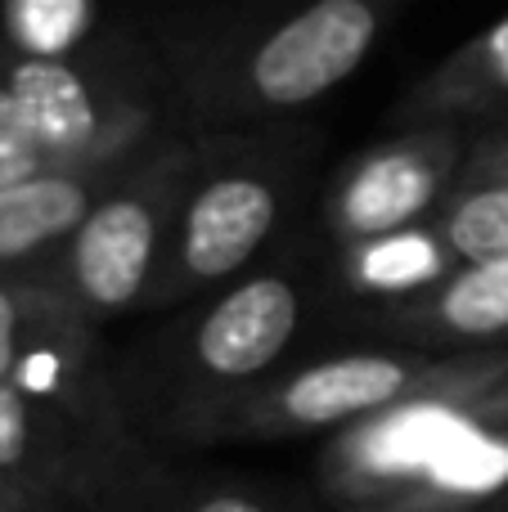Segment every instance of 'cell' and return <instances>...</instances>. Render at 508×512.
Returning <instances> with one entry per match:
<instances>
[{"label":"cell","instance_id":"6da1fadb","mask_svg":"<svg viewBox=\"0 0 508 512\" xmlns=\"http://www.w3.org/2000/svg\"><path fill=\"white\" fill-rule=\"evenodd\" d=\"M405 0H288L257 27L212 32L176 81L212 122H261L333 95L365 68Z\"/></svg>","mask_w":508,"mask_h":512},{"label":"cell","instance_id":"7a4b0ae2","mask_svg":"<svg viewBox=\"0 0 508 512\" xmlns=\"http://www.w3.org/2000/svg\"><path fill=\"white\" fill-rule=\"evenodd\" d=\"M194 162L198 144L162 140L36 274L86 319L149 306Z\"/></svg>","mask_w":508,"mask_h":512},{"label":"cell","instance_id":"3957f363","mask_svg":"<svg viewBox=\"0 0 508 512\" xmlns=\"http://www.w3.org/2000/svg\"><path fill=\"white\" fill-rule=\"evenodd\" d=\"M9 90L32 126L50 167H113L153 153L167 135L158 131V95L140 63L108 54H0Z\"/></svg>","mask_w":508,"mask_h":512},{"label":"cell","instance_id":"277c9868","mask_svg":"<svg viewBox=\"0 0 508 512\" xmlns=\"http://www.w3.org/2000/svg\"><path fill=\"white\" fill-rule=\"evenodd\" d=\"M293 180L297 167L288 153H252V144H225V149L198 144L194 176L149 306H167L234 279L279 230Z\"/></svg>","mask_w":508,"mask_h":512},{"label":"cell","instance_id":"5b68a950","mask_svg":"<svg viewBox=\"0 0 508 512\" xmlns=\"http://www.w3.org/2000/svg\"><path fill=\"white\" fill-rule=\"evenodd\" d=\"M495 382H508V360H495V355L432 360V355L401 351H351L333 355V360H315L288 378L270 382L257 396H248L239 409V423L261 436L320 432V427L378 418L423 396L482 391Z\"/></svg>","mask_w":508,"mask_h":512},{"label":"cell","instance_id":"8992f818","mask_svg":"<svg viewBox=\"0 0 508 512\" xmlns=\"http://www.w3.org/2000/svg\"><path fill=\"white\" fill-rule=\"evenodd\" d=\"M473 122H405L396 135L369 144L333 176L324 194V230L338 248L387 239L437 216L464 176Z\"/></svg>","mask_w":508,"mask_h":512},{"label":"cell","instance_id":"52a82bcc","mask_svg":"<svg viewBox=\"0 0 508 512\" xmlns=\"http://www.w3.org/2000/svg\"><path fill=\"white\" fill-rule=\"evenodd\" d=\"M302 292L288 274H252L198 315L189 355L207 382H252L293 346Z\"/></svg>","mask_w":508,"mask_h":512},{"label":"cell","instance_id":"ba28073f","mask_svg":"<svg viewBox=\"0 0 508 512\" xmlns=\"http://www.w3.org/2000/svg\"><path fill=\"white\" fill-rule=\"evenodd\" d=\"M144 158L113 167H45L27 180L0 185V270H41L54 261L81 221Z\"/></svg>","mask_w":508,"mask_h":512},{"label":"cell","instance_id":"9c48e42d","mask_svg":"<svg viewBox=\"0 0 508 512\" xmlns=\"http://www.w3.org/2000/svg\"><path fill=\"white\" fill-rule=\"evenodd\" d=\"M387 324L414 342H500L508 337V261L455 265L428 292L387 306Z\"/></svg>","mask_w":508,"mask_h":512},{"label":"cell","instance_id":"30bf717a","mask_svg":"<svg viewBox=\"0 0 508 512\" xmlns=\"http://www.w3.org/2000/svg\"><path fill=\"white\" fill-rule=\"evenodd\" d=\"M508 104V14L482 36L464 41L450 59H441L423 81L405 90L396 104V122H477Z\"/></svg>","mask_w":508,"mask_h":512},{"label":"cell","instance_id":"8fae6325","mask_svg":"<svg viewBox=\"0 0 508 512\" xmlns=\"http://www.w3.org/2000/svg\"><path fill=\"white\" fill-rule=\"evenodd\" d=\"M86 414L41 400L18 382H0V477L36 481L63 495L72 481V423Z\"/></svg>","mask_w":508,"mask_h":512},{"label":"cell","instance_id":"7c38bea8","mask_svg":"<svg viewBox=\"0 0 508 512\" xmlns=\"http://www.w3.org/2000/svg\"><path fill=\"white\" fill-rule=\"evenodd\" d=\"M455 265L459 261L450 256L437 221H423V225H410V230L387 234V239L342 248V279H347V288L378 301H392V306L428 292Z\"/></svg>","mask_w":508,"mask_h":512},{"label":"cell","instance_id":"4fadbf2b","mask_svg":"<svg viewBox=\"0 0 508 512\" xmlns=\"http://www.w3.org/2000/svg\"><path fill=\"white\" fill-rule=\"evenodd\" d=\"M437 230L450 256L464 261H508V185L504 180H459L437 207Z\"/></svg>","mask_w":508,"mask_h":512},{"label":"cell","instance_id":"5bb4252c","mask_svg":"<svg viewBox=\"0 0 508 512\" xmlns=\"http://www.w3.org/2000/svg\"><path fill=\"white\" fill-rule=\"evenodd\" d=\"M72 315V306L36 270H0V382H14L36 342Z\"/></svg>","mask_w":508,"mask_h":512},{"label":"cell","instance_id":"9a60e30c","mask_svg":"<svg viewBox=\"0 0 508 512\" xmlns=\"http://www.w3.org/2000/svg\"><path fill=\"white\" fill-rule=\"evenodd\" d=\"M0 23H5V50L59 59L86 50L95 0H0Z\"/></svg>","mask_w":508,"mask_h":512},{"label":"cell","instance_id":"2e32d148","mask_svg":"<svg viewBox=\"0 0 508 512\" xmlns=\"http://www.w3.org/2000/svg\"><path fill=\"white\" fill-rule=\"evenodd\" d=\"M41 144H36L32 126H27L23 108H18L14 90H9L5 72H0V185H14V180H27L36 171H45Z\"/></svg>","mask_w":508,"mask_h":512},{"label":"cell","instance_id":"e0dca14e","mask_svg":"<svg viewBox=\"0 0 508 512\" xmlns=\"http://www.w3.org/2000/svg\"><path fill=\"white\" fill-rule=\"evenodd\" d=\"M459 180H504L508 185V126H491L477 135Z\"/></svg>","mask_w":508,"mask_h":512},{"label":"cell","instance_id":"ac0fdd59","mask_svg":"<svg viewBox=\"0 0 508 512\" xmlns=\"http://www.w3.org/2000/svg\"><path fill=\"white\" fill-rule=\"evenodd\" d=\"M63 495H54L50 486H36V481H14L0 477V512H54Z\"/></svg>","mask_w":508,"mask_h":512},{"label":"cell","instance_id":"d6986e66","mask_svg":"<svg viewBox=\"0 0 508 512\" xmlns=\"http://www.w3.org/2000/svg\"><path fill=\"white\" fill-rule=\"evenodd\" d=\"M189 512H270L261 508L252 495H239V490H216V495H207L203 504H194Z\"/></svg>","mask_w":508,"mask_h":512},{"label":"cell","instance_id":"ffe728a7","mask_svg":"<svg viewBox=\"0 0 508 512\" xmlns=\"http://www.w3.org/2000/svg\"><path fill=\"white\" fill-rule=\"evenodd\" d=\"M54 512H59V508H54Z\"/></svg>","mask_w":508,"mask_h":512}]
</instances>
